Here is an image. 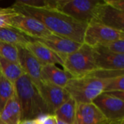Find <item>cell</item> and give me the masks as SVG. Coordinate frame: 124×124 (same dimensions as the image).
I'll use <instances>...</instances> for the list:
<instances>
[{"mask_svg":"<svg viewBox=\"0 0 124 124\" xmlns=\"http://www.w3.org/2000/svg\"><path fill=\"white\" fill-rule=\"evenodd\" d=\"M100 46L110 52L124 54V39L110 41Z\"/></svg>","mask_w":124,"mask_h":124,"instance_id":"obj_25","label":"cell"},{"mask_svg":"<svg viewBox=\"0 0 124 124\" xmlns=\"http://www.w3.org/2000/svg\"><path fill=\"white\" fill-rule=\"evenodd\" d=\"M17 48L20 66L24 73L29 77L37 89H39L42 83L41 70L43 65L25 46H18Z\"/></svg>","mask_w":124,"mask_h":124,"instance_id":"obj_11","label":"cell"},{"mask_svg":"<svg viewBox=\"0 0 124 124\" xmlns=\"http://www.w3.org/2000/svg\"><path fill=\"white\" fill-rule=\"evenodd\" d=\"M121 39H124V32L91 22L87 25L84 32L83 44L94 48Z\"/></svg>","mask_w":124,"mask_h":124,"instance_id":"obj_6","label":"cell"},{"mask_svg":"<svg viewBox=\"0 0 124 124\" xmlns=\"http://www.w3.org/2000/svg\"><path fill=\"white\" fill-rule=\"evenodd\" d=\"M124 75L117 76L108 78L105 85L104 92L110 93L114 92H124Z\"/></svg>","mask_w":124,"mask_h":124,"instance_id":"obj_23","label":"cell"},{"mask_svg":"<svg viewBox=\"0 0 124 124\" xmlns=\"http://www.w3.org/2000/svg\"><path fill=\"white\" fill-rule=\"evenodd\" d=\"M100 2L99 0H55V8L79 22L89 24Z\"/></svg>","mask_w":124,"mask_h":124,"instance_id":"obj_5","label":"cell"},{"mask_svg":"<svg viewBox=\"0 0 124 124\" xmlns=\"http://www.w3.org/2000/svg\"><path fill=\"white\" fill-rule=\"evenodd\" d=\"M0 76H1V72H0Z\"/></svg>","mask_w":124,"mask_h":124,"instance_id":"obj_32","label":"cell"},{"mask_svg":"<svg viewBox=\"0 0 124 124\" xmlns=\"http://www.w3.org/2000/svg\"><path fill=\"white\" fill-rule=\"evenodd\" d=\"M18 124H40L39 118L29 119V120H21Z\"/></svg>","mask_w":124,"mask_h":124,"instance_id":"obj_28","label":"cell"},{"mask_svg":"<svg viewBox=\"0 0 124 124\" xmlns=\"http://www.w3.org/2000/svg\"><path fill=\"white\" fill-rule=\"evenodd\" d=\"M76 102L70 97L54 113L55 118L67 124H76Z\"/></svg>","mask_w":124,"mask_h":124,"instance_id":"obj_19","label":"cell"},{"mask_svg":"<svg viewBox=\"0 0 124 124\" xmlns=\"http://www.w3.org/2000/svg\"><path fill=\"white\" fill-rule=\"evenodd\" d=\"M108 80L94 75L72 78L65 89L76 103H91L104 92Z\"/></svg>","mask_w":124,"mask_h":124,"instance_id":"obj_3","label":"cell"},{"mask_svg":"<svg viewBox=\"0 0 124 124\" xmlns=\"http://www.w3.org/2000/svg\"><path fill=\"white\" fill-rule=\"evenodd\" d=\"M41 76L43 81L49 82L62 88H65L69 80L73 78L68 72L52 64L42 65Z\"/></svg>","mask_w":124,"mask_h":124,"instance_id":"obj_16","label":"cell"},{"mask_svg":"<svg viewBox=\"0 0 124 124\" xmlns=\"http://www.w3.org/2000/svg\"><path fill=\"white\" fill-rule=\"evenodd\" d=\"M93 52L95 65L98 70H124V54L110 52L101 46L94 47Z\"/></svg>","mask_w":124,"mask_h":124,"instance_id":"obj_12","label":"cell"},{"mask_svg":"<svg viewBox=\"0 0 124 124\" xmlns=\"http://www.w3.org/2000/svg\"><path fill=\"white\" fill-rule=\"evenodd\" d=\"M32 39L26 36L12 27H4L0 28V41L18 46H25Z\"/></svg>","mask_w":124,"mask_h":124,"instance_id":"obj_18","label":"cell"},{"mask_svg":"<svg viewBox=\"0 0 124 124\" xmlns=\"http://www.w3.org/2000/svg\"><path fill=\"white\" fill-rule=\"evenodd\" d=\"M38 89L49 115H54L55 110L71 97L65 88L43 81Z\"/></svg>","mask_w":124,"mask_h":124,"instance_id":"obj_10","label":"cell"},{"mask_svg":"<svg viewBox=\"0 0 124 124\" xmlns=\"http://www.w3.org/2000/svg\"><path fill=\"white\" fill-rule=\"evenodd\" d=\"M17 14V12L12 7H0V28L10 26L12 18Z\"/></svg>","mask_w":124,"mask_h":124,"instance_id":"obj_24","label":"cell"},{"mask_svg":"<svg viewBox=\"0 0 124 124\" xmlns=\"http://www.w3.org/2000/svg\"><path fill=\"white\" fill-rule=\"evenodd\" d=\"M57 124H65V123H64V122H62V121H59V120H57Z\"/></svg>","mask_w":124,"mask_h":124,"instance_id":"obj_30","label":"cell"},{"mask_svg":"<svg viewBox=\"0 0 124 124\" xmlns=\"http://www.w3.org/2000/svg\"><path fill=\"white\" fill-rule=\"evenodd\" d=\"M122 121H124V120H122ZM122 121H116V122H109L108 124H120Z\"/></svg>","mask_w":124,"mask_h":124,"instance_id":"obj_29","label":"cell"},{"mask_svg":"<svg viewBox=\"0 0 124 124\" xmlns=\"http://www.w3.org/2000/svg\"><path fill=\"white\" fill-rule=\"evenodd\" d=\"M62 67L73 78L94 73L98 69L94 62L93 48L82 44L78 49L63 57Z\"/></svg>","mask_w":124,"mask_h":124,"instance_id":"obj_4","label":"cell"},{"mask_svg":"<svg viewBox=\"0 0 124 124\" xmlns=\"http://www.w3.org/2000/svg\"><path fill=\"white\" fill-rule=\"evenodd\" d=\"M39 118L40 124H57V118L54 115H44Z\"/></svg>","mask_w":124,"mask_h":124,"instance_id":"obj_26","label":"cell"},{"mask_svg":"<svg viewBox=\"0 0 124 124\" xmlns=\"http://www.w3.org/2000/svg\"><path fill=\"white\" fill-rule=\"evenodd\" d=\"M15 93V86L1 74L0 76V112Z\"/></svg>","mask_w":124,"mask_h":124,"instance_id":"obj_21","label":"cell"},{"mask_svg":"<svg viewBox=\"0 0 124 124\" xmlns=\"http://www.w3.org/2000/svg\"><path fill=\"white\" fill-rule=\"evenodd\" d=\"M12 27L31 39H41L53 34L39 20L33 17L17 12L10 22Z\"/></svg>","mask_w":124,"mask_h":124,"instance_id":"obj_7","label":"cell"},{"mask_svg":"<svg viewBox=\"0 0 124 124\" xmlns=\"http://www.w3.org/2000/svg\"><path fill=\"white\" fill-rule=\"evenodd\" d=\"M109 121L97 106L91 103H77L76 124H107Z\"/></svg>","mask_w":124,"mask_h":124,"instance_id":"obj_14","label":"cell"},{"mask_svg":"<svg viewBox=\"0 0 124 124\" xmlns=\"http://www.w3.org/2000/svg\"><path fill=\"white\" fill-rule=\"evenodd\" d=\"M0 72L3 76L13 84L24 74L23 70L18 63L11 62L1 57H0Z\"/></svg>","mask_w":124,"mask_h":124,"instance_id":"obj_20","label":"cell"},{"mask_svg":"<svg viewBox=\"0 0 124 124\" xmlns=\"http://www.w3.org/2000/svg\"><path fill=\"white\" fill-rule=\"evenodd\" d=\"M124 124V121H122L121 122V124Z\"/></svg>","mask_w":124,"mask_h":124,"instance_id":"obj_31","label":"cell"},{"mask_svg":"<svg viewBox=\"0 0 124 124\" xmlns=\"http://www.w3.org/2000/svg\"><path fill=\"white\" fill-rule=\"evenodd\" d=\"M25 47L42 65L60 64L62 66L63 65V60L58 54L36 40L32 39L25 46Z\"/></svg>","mask_w":124,"mask_h":124,"instance_id":"obj_15","label":"cell"},{"mask_svg":"<svg viewBox=\"0 0 124 124\" xmlns=\"http://www.w3.org/2000/svg\"><path fill=\"white\" fill-rule=\"evenodd\" d=\"M0 57L11 62L18 63L17 46L0 41Z\"/></svg>","mask_w":124,"mask_h":124,"instance_id":"obj_22","label":"cell"},{"mask_svg":"<svg viewBox=\"0 0 124 124\" xmlns=\"http://www.w3.org/2000/svg\"><path fill=\"white\" fill-rule=\"evenodd\" d=\"M12 7L17 12L39 20L53 34L83 44L88 24L79 22L53 7H34L23 4L19 1Z\"/></svg>","mask_w":124,"mask_h":124,"instance_id":"obj_1","label":"cell"},{"mask_svg":"<svg viewBox=\"0 0 124 124\" xmlns=\"http://www.w3.org/2000/svg\"><path fill=\"white\" fill-rule=\"evenodd\" d=\"M33 40H36L43 44L49 49L58 54L62 60L63 57L74 52L82 45V44L78 43L75 41L54 34H52L41 39H33Z\"/></svg>","mask_w":124,"mask_h":124,"instance_id":"obj_13","label":"cell"},{"mask_svg":"<svg viewBox=\"0 0 124 124\" xmlns=\"http://www.w3.org/2000/svg\"><path fill=\"white\" fill-rule=\"evenodd\" d=\"M105 1L108 5H110L117 9L124 11V0H105Z\"/></svg>","mask_w":124,"mask_h":124,"instance_id":"obj_27","label":"cell"},{"mask_svg":"<svg viewBox=\"0 0 124 124\" xmlns=\"http://www.w3.org/2000/svg\"><path fill=\"white\" fill-rule=\"evenodd\" d=\"M20 120V106L15 93L0 112V124H18Z\"/></svg>","mask_w":124,"mask_h":124,"instance_id":"obj_17","label":"cell"},{"mask_svg":"<svg viewBox=\"0 0 124 124\" xmlns=\"http://www.w3.org/2000/svg\"><path fill=\"white\" fill-rule=\"evenodd\" d=\"M109 122L124 120V101L115 96L103 92L92 102Z\"/></svg>","mask_w":124,"mask_h":124,"instance_id":"obj_8","label":"cell"},{"mask_svg":"<svg viewBox=\"0 0 124 124\" xmlns=\"http://www.w3.org/2000/svg\"><path fill=\"white\" fill-rule=\"evenodd\" d=\"M14 86L20 106L21 120L35 119L49 115L39 89L27 75L24 73L15 81Z\"/></svg>","mask_w":124,"mask_h":124,"instance_id":"obj_2","label":"cell"},{"mask_svg":"<svg viewBox=\"0 0 124 124\" xmlns=\"http://www.w3.org/2000/svg\"><path fill=\"white\" fill-rule=\"evenodd\" d=\"M91 22L100 23L124 32V11L108 5L105 1H100L96 9L94 17Z\"/></svg>","mask_w":124,"mask_h":124,"instance_id":"obj_9","label":"cell"}]
</instances>
